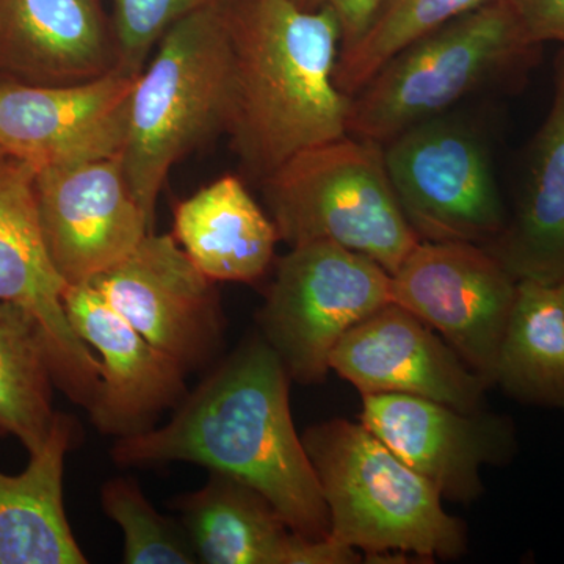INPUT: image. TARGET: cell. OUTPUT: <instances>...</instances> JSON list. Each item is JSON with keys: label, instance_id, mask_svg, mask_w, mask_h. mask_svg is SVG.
I'll return each mask as SVG.
<instances>
[{"label": "cell", "instance_id": "d4e9b609", "mask_svg": "<svg viewBox=\"0 0 564 564\" xmlns=\"http://www.w3.org/2000/svg\"><path fill=\"white\" fill-rule=\"evenodd\" d=\"M101 505L104 513L120 525L126 564L198 563L184 525L159 513L133 478L107 481Z\"/></svg>", "mask_w": 564, "mask_h": 564}, {"label": "cell", "instance_id": "277c9868", "mask_svg": "<svg viewBox=\"0 0 564 564\" xmlns=\"http://www.w3.org/2000/svg\"><path fill=\"white\" fill-rule=\"evenodd\" d=\"M303 444L329 513V536L369 556L389 552L456 558L463 527L432 481L404 464L362 423H318Z\"/></svg>", "mask_w": 564, "mask_h": 564}, {"label": "cell", "instance_id": "52a82bcc", "mask_svg": "<svg viewBox=\"0 0 564 564\" xmlns=\"http://www.w3.org/2000/svg\"><path fill=\"white\" fill-rule=\"evenodd\" d=\"M391 303V274L372 259L332 242L292 247L259 313L261 336L291 380L317 384L337 343Z\"/></svg>", "mask_w": 564, "mask_h": 564}, {"label": "cell", "instance_id": "7c38bea8", "mask_svg": "<svg viewBox=\"0 0 564 564\" xmlns=\"http://www.w3.org/2000/svg\"><path fill=\"white\" fill-rule=\"evenodd\" d=\"M35 192L52 262L69 285L95 280L152 232L120 155L41 166Z\"/></svg>", "mask_w": 564, "mask_h": 564}, {"label": "cell", "instance_id": "ac0fdd59", "mask_svg": "<svg viewBox=\"0 0 564 564\" xmlns=\"http://www.w3.org/2000/svg\"><path fill=\"white\" fill-rule=\"evenodd\" d=\"M117 65L99 0H0V80L84 84Z\"/></svg>", "mask_w": 564, "mask_h": 564}, {"label": "cell", "instance_id": "4316f807", "mask_svg": "<svg viewBox=\"0 0 564 564\" xmlns=\"http://www.w3.org/2000/svg\"><path fill=\"white\" fill-rule=\"evenodd\" d=\"M513 6L533 44L558 43L564 47V0H513Z\"/></svg>", "mask_w": 564, "mask_h": 564}, {"label": "cell", "instance_id": "5bb4252c", "mask_svg": "<svg viewBox=\"0 0 564 564\" xmlns=\"http://www.w3.org/2000/svg\"><path fill=\"white\" fill-rule=\"evenodd\" d=\"M361 423L441 496L459 502L480 496L481 467L507 462L516 448L513 425L499 415L406 393L362 395Z\"/></svg>", "mask_w": 564, "mask_h": 564}, {"label": "cell", "instance_id": "2e32d148", "mask_svg": "<svg viewBox=\"0 0 564 564\" xmlns=\"http://www.w3.org/2000/svg\"><path fill=\"white\" fill-rule=\"evenodd\" d=\"M65 310L77 336L101 356V378L88 410L99 433L120 440L147 432L163 411L187 395V373L148 343L91 284L68 285Z\"/></svg>", "mask_w": 564, "mask_h": 564}, {"label": "cell", "instance_id": "d6986e66", "mask_svg": "<svg viewBox=\"0 0 564 564\" xmlns=\"http://www.w3.org/2000/svg\"><path fill=\"white\" fill-rule=\"evenodd\" d=\"M485 248L516 281L558 284L564 278V47L556 57L551 109L533 139L518 207Z\"/></svg>", "mask_w": 564, "mask_h": 564}, {"label": "cell", "instance_id": "f1b7e54d", "mask_svg": "<svg viewBox=\"0 0 564 564\" xmlns=\"http://www.w3.org/2000/svg\"><path fill=\"white\" fill-rule=\"evenodd\" d=\"M556 289H558L560 299H562V302L564 304V278L562 281L558 282V284H556Z\"/></svg>", "mask_w": 564, "mask_h": 564}, {"label": "cell", "instance_id": "ba28073f", "mask_svg": "<svg viewBox=\"0 0 564 564\" xmlns=\"http://www.w3.org/2000/svg\"><path fill=\"white\" fill-rule=\"evenodd\" d=\"M386 169L411 228L429 242L488 245L507 214L486 143L447 113L383 144Z\"/></svg>", "mask_w": 564, "mask_h": 564}, {"label": "cell", "instance_id": "7a4b0ae2", "mask_svg": "<svg viewBox=\"0 0 564 564\" xmlns=\"http://www.w3.org/2000/svg\"><path fill=\"white\" fill-rule=\"evenodd\" d=\"M232 96L226 133L263 181L293 155L348 133L350 96L334 80L343 32L329 9L228 0Z\"/></svg>", "mask_w": 564, "mask_h": 564}, {"label": "cell", "instance_id": "3957f363", "mask_svg": "<svg viewBox=\"0 0 564 564\" xmlns=\"http://www.w3.org/2000/svg\"><path fill=\"white\" fill-rule=\"evenodd\" d=\"M226 2L170 28L132 87L120 158L152 226L173 166L228 126L232 44Z\"/></svg>", "mask_w": 564, "mask_h": 564}, {"label": "cell", "instance_id": "8992f818", "mask_svg": "<svg viewBox=\"0 0 564 564\" xmlns=\"http://www.w3.org/2000/svg\"><path fill=\"white\" fill-rule=\"evenodd\" d=\"M280 240L332 242L395 273L421 239L404 217L383 144L344 135L293 155L262 181Z\"/></svg>", "mask_w": 564, "mask_h": 564}, {"label": "cell", "instance_id": "7402d4cb", "mask_svg": "<svg viewBox=\"0 0 564 564\" xmlns=\"http://www.w3.org/2000/svg\"><path fill=\"white\" fill-rule=\"evenodd\" d=\"M496 384L522 402L564 411V304L556 284L518 281Z\"/></svg>", "mask_w": 564, "mask_h": 564}, {"label": "cell", "instance_id": "83f0119b", "mask_svg": "<svg viewBox=\"0 0 564 564\" xmlns=\"http://www.w3.org/2000/svg\"><path fill=\"white\" fill-rule=\"evenodd\" d=\"M304 10L329 9L343 32V50L352 46L369 31L386 0H295Z\"/></svg>", "mask_w": 564, "mask_h": 564}, {"label": "cell", "instance_id": "5b68a950", "mask_svg": "<svg viewBox=\"0 0 564 564\" xmlns=\"http://www.w3.org/2000/svg\"><path fill=\"white\" fill-rule=\"evenodd\" d=\"M513 0H489L397 52L351 96L348 135L384 144L530 65Z\"/></svg>", "mask_w": 564, "mask_h": 564}, {"label": "cell", "instance_id": "e0dca14e", "mask_svg": "<svg viewBox=\"0 0 564 564\" xmlns=\"http://www.w3.org/2000/svg\"><path fill=\"white\" fill-rule=\"evenodd\" d=\"M203 488L173 500L181 524L204 564H355L362 555L333 536L293 532L261 492L209 470Z\"/></svg>", "mask_w": 564, "mask_h": 564}, {"label": "cell", "instance_id": "30bf717a", "mask_svg": "<svg viewBox=\"0 0 564 564\" xmlns=\"http://www.w3.org/2000/svg\"><path fill=\"white\" fill-rule=\"evenodd\" d=\"M88 284L185 373L206 366L220 348L223 314L215 282L173 234H147Z\"/></svg>", "mask_w": 564, "mask_h": 564}, {"label": "cell", "instance_id": "cb8c5ba5", "mask_svg": "<svg viewBox=\"0 0 564 564\" xmlns=\"http://www.w3.org/2000/svg\"><path fill=\"white\" fill-rule=\"evenodd\" d=\"M486 2L489 0H386L362 39L340 51L334 74L337 87L351 98L404 46Z\"/></svg>", "mask_w": 564, "mask_h": 564}, {"label": "cell", "instance_id": "484cf974", "mask_svg": "<svg viewBox=\"0 0 564 564\" xmlns=\"http://www.w3.org/2000/svg\"><path fill=\"white\" fill-rule=\"evenodd\" d=\"M220 0H113L117 68L139 76L159 41L177 21Z\"/></svg>", "mask_w": 564, "mask_h": 564}, {"label": "cell", "instance_id": "9c48e42d", "mask_svg": "<svg viewBox=\"0 0 564 564\" xmlns=\"http://www.w3.org/2000/svg\"><path fill=\"white\" fill-rule=\"evenodd\" d=\"M516 293L513 274L477 243L421 240L391 274V303L443 334L488 386Z\"/></svg>", "mask_w": 564, "mask_h": 564}, {"label": "cell", "instance_id": "8fae6325", "mask_svg": "<svg viewBox=\"0 0 564 564\" xmlns=\"http://www.w3.org/2000/svg\"><path fill=\"white\" fill-rule=\"evenodd\" d=\"M36 166L9 158L0 163V302L32 315L50 347L55 384L90 410L101 362L77 336L65 310L68 282L52 262L35 192Z\"/></svg>", "mask_w": 564, "mask_h": 564}, {"label": "cell", "instance_id": "ffe728a7", "mask_svg": "<svg viewBox=\"0 0 564 564\" xmlns=\"http://www.w3.org/2000/svg\"><path fill=\"white\" fill-rule=\"evenodd\" d=\"M77 423L55 414L50 436L20 475L0 473V564H85L63 503L65 458ZM6 434L0 430V436Z\"/></svg>", "mask_w": 564, "mask_h": 564}, {"label": "cell", "instance_id": "4fadbf2b", "mask_svg": "<svg viewBox=\"0 0 564 564\" xmlns=\"http://www.w3.org/2000/svg\"><path fill=\"white\" fill-rule=\"evenodd\" d=\"M137 77L115 68L74 85L0 80V148L36 169L120 155Z\"/></svg>", "mask_w": 564, "mask_h": 564}, {"label": "cell", "instance_id": "9a60e30c", "mask_svg": "<svg viewBox=\"0 0 564 564\" xmlns=\"http://www.w3.org/2000/svg\"><path fill=\"white\" fill-rule=\"evenodd\" d=\"M329 367L362 395L406 393L464 413L481 411L488 388L433 328L393 303L352 326Z\"/></svg>", "mask_w": 564, "mask_h": 564}, {"label": "cell", "instance_id": "f546056e", "mask_svg": "<svg viewBox=\"0 0 564 564\" xmlns=\"http://www.w3.org/2000/svg\"><path fill=\"white\" fill-rule=\"evenodd\" d=\"M10 155L7 154L6 151L2 150V148H0V163H2L3 161H6V159H9Z\"/></svg>", "mask_w": 564, "mask_h": 564}, {"label": "cell", "instance_id": "6da1fadb", "mask_svg": "<svg viewBox=\"0 0 564 564\" xmlns=\"http://www.w3.org/2000/svg\"><path fill=\"white\" fill-rule=\"evenodd\" d=\"M289 377L280 356L258 334L245 340L177 404L161 429L120 437V466L199 464L261 492L293 532L329 536L321 484L296 433Z\"/></svg>", "mask_w": 564, "mask_h": 564}, {"label": "cell", "instance_id": "44dd1931", "mask_svg": "<svg viewBox=\"0 0 564 564\" xmlns=\"http://www.w3.org/2000/svg\"><path fill=\"white\" fill-rule=\"evenodd\" d=\"M173 237L214 282L258 281L272 265L280 242L272 217L231 174L177 204Z\"/></svg>", "mask_w": 564, "mask_h": 564}, {"label": "cell", "instance_id": "603a6c76", "mask_svg": "<svg viewBox=\"0 0 564 564\" xmlns=\"http://www.w3.org/2000/svg\"><path fill=\"white\" fill-rule=\"evenodd\" d=\"M50 347L31 314L0 302V430L35 454L50 436L55 414Z\"/></svg>", "mask_w": 564, "mask_h": 564}]
</instances>
